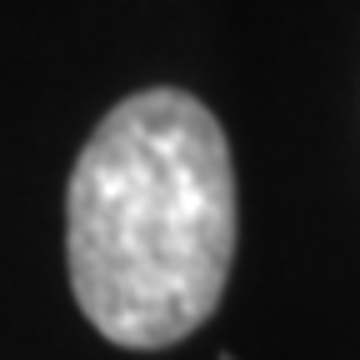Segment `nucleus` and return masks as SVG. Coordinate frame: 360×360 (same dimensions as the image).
Wrapping results in <instances>:
<instances>
[{"instance_id": "nucleus-1", "label": "nucleus", "mask_w": 360, "mask_h": 360, "mask_svg": "<svg viewBox=\"0 0 360 360\" xmlns=\"http://www.w3.org/2000/svg\"><path fill=\"white\" fill-rule=\"evenodd\" d=\"M236 260V165L220 120L186 90H141L85 141L65 191V265L110 345L195 335Z\"/></svg>"}]
</instances>
